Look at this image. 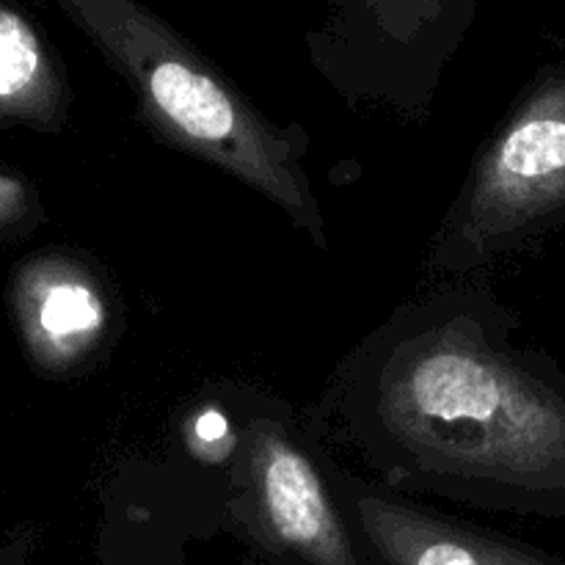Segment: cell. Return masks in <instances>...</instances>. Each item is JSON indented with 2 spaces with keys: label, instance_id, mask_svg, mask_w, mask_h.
Instances as JSON below:
<instances>
[{
  "label": "cell",
  "instance_id": "obj_8",
  "mask_svg": "<svg viewBox=\"0 0 565 565\" xmlns=\"http://www.w3.org/2000/svg\"><path fill=\"white\" fill-rule=\"evenodd\" d=\"M105 301L81 276L47 281L36 301V326L50 348L77 353L92 345L105 329Z\"/></svg>",
  "mask_w": 565,
  "mask_h": 565
},
{
  "label": "cell",
  "instance_id": "obj_5",
  "mask_svg": "<svg viewBox=\"0 0 565 565\" xmlns=\"http://www.w3.org/2000/svg\"><path fill=\"white\" fill-rule=\"evenodd\" d=\"M246 480L259 522L281 546L315 565H356L323 475L279 423L248 425Z\"/></svg>",
  "mask_w": 565,
  "mask_h": 565
},
{
  "label": "cell",
  "instance_id": "obj_7",
  "mask_svg": "<svg viewBox=\"0 0 565 565\" xmlns=\"http://www.w3.org/2000/svg\"><path fill=\"white\" fill-rule=\"evenodd\" d=\"M58 86L42 33L22 11L0 0V108H39L58 94Z\"/></svg>",
  "mask_w": 565,
  "mask_h": 565
},
{
  "label": "cell",
  "instance_id": "obj_1",
  "mask_svg": "<svg viewBox=\"0 0 565 565\" xmlns=\"http://www.w3.org/2000/svg\"><path fill=\"white\" fill-rule=\"evenodd\" d=\"M331 419L386 486L565 511V375L513 348L483 296L436 292L392 315L340 370Z\"/></svg>",
  "mask_w": 565,
  "mask_h": 565
},
{
  "label": "cell",
  "instance_id": "obj_2",
  "mask_svg": "<svg viewBox=\"0 0 565 565\" xmlns=\"http://www.w3.org/2000/svg\"><path fill=\"white\" fill-rule=\"evenodd\" d=\"M136 88L160 132L279 204L323 246L326 230L301 152L224 72L141 0H58Z\"/></svg>",
  "mask_w": 565,
  "mask_h": 565
},
{
  "label": "cell",
  "instance_id": "obj_3",
  "mask_svg": "<svg viewBox=\"0 0 565 565\" xmlns=\"http://www.w3.org/2000/svg\"><path fill=\"white\" fill-rule=\"evenodd\" d=\"M565 213V70L530 86L486 147L434 254L439 270H467L527 241Z\"/></svg>",
  "mask_w": 565,
  "mask_h": 565
},
{
  "label": "cell",
  "instance_id": "obj_9",
  "mask_svg": "<svg viewBox=\"0 0 565 565\" xmlns=\"http://www.w3.org/2000/svg\"><path fill=\"white\" fill-rule=\"evenodd\" d=\"M196 434L202 436L204 441L224 439L226 419L221 417V414H204V417H199V423H196Z\"/></svg>",
  "mask_w": 565,
  "mask_h": 565
},
{
  "label": "cell",
  "instance_id": "obj_4",
  "mask_svg": "<svg viewBox=\"0 0 565 565\" xmlns=\"http://www.w3.org/2000/svg\"><path fill=\"white\" fill-rule=\"evenodd\" d=\"M478 0H329L309 50L331 77L370 88L430 86L472 25Z\"/></svg>",
  "mask_w": 565,
  "mask_h": 565
},
{
  "label": "cell",
  "instance_id": "obj_6",
  "mask_svg": "<svg viewBox=\"0 0 565 565\" xmlns=\"http://www.w3.org/2000/svg\"><path fill=\"white\" fill-rule=\"evenodd\" d=\"M353 516L390 565H546L505 541L379 491H356Z\"/></svg>",
  "mask_w": 565,
  "mask_h": 565
}]
</instances>
